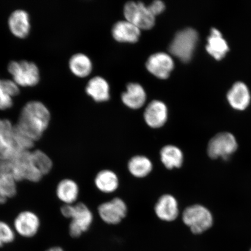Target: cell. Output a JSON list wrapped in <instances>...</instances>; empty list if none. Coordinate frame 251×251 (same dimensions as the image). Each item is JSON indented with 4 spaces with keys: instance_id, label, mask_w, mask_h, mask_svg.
Returning <instances> with one entry per match:
<instances>
[{
    "instance_id": "cell-5",
    "label": "cell",
    "mask_w": 251,
    "mask_h": 251,
    "mask_svg": "<svg viewBox=\"0 0 251 251\" xmlns=\"http://www.w3.org/2000/svg\"><path fill=\"white\" fill-rule=\"evenodd\" d=\"M182 219L194 234H201L212 227L213 216L208 209L201 205H193L184 209Z\"/></svg>"
},
{
    "instance_id": "cell-3",
    "label": "cell",
    "mask_w": 251,
    "mask_h": 251,
    "mask_svg": "<svg viewBox=\"0 0 251 251\" xmlns=\"http://www.w3.org/2000/svg\"><path fill=\"white\" fill-rule=\"evenodd\" d=\"M199 40V34L192 28H187L176 34L169 47L171 54L182 62H189Z\"/></svg>"
},
{
    "instance_id": "cell-2",
    "label": "cell",
    "mask_w": 251,
    "mask_h": 251,
    "mask_svg": "<svg viewBox=\"0 0 251 251\" xmlns=\"http://www.w3.org/2000/svg\"><path fill=\"white\" fill-rule=\"evenodd\" d=\"M65 218L71 219L70 234L72 237H79L90 228L93 222V215L90 209L83 203L73 205L65 204L61 208Z\"/></svg>"
},
{
    "instance_id": "cell-19",
    "label": "cell",
    "mask_w": 251,
    "mask_h": 251,
    "mask_svg": "<svg viewBox=\"0 0 251 251\" xmlns=\"http://www.w3.org/2000/svg\"><path fill=\"white\" fill-rule=\"evenodd\" d=\"M86 92L96 102L108 101L109 87L107 81L100 76L94 77L88 81Z\"/></svg>"
},
{
    "instance_id": "cell-23",
    "label": "cell",
    "mask_w": 251,
    "mask_h": 251,
    "mask_svg": "<svg viewBox=\"0 0 251 251\" xmlns=\"http://www.w3.org/2000/svg\"><path fill=\"white\" fill-rule=\"evenodd\" d=\"M161 162L168 169L180 168L183 165L184 155L177 146L166 145L160 151Z\"/></svg>"
},
{
    "instance_id": "cell-8",
    "label": "cell",
    "mask_w": 251,
    "mask_h": 251,
    "mask_svg": "<svg viewBox=\"0 0 251 251\" xmlns=\"http://www.w3.org/2000/svg\"><path fill=\"white\" fill-rule=\"evenodd\" d=\"M124 15L126 21L140 29L149 30L154 26L155 17L141 2L130 1L125 4Z\"/></svg>"
},
{
    "instance_id": "cell-1",
    "label": "cell",
    "mask_w": 251,
    "mask_h": 251,
    "mask_svg": "<svg viewBox=\"0 0 251 251\" xmlns=\"http://www.w3.org/2000/svg\"><path fill=\"white\" fill-rule=\"evenodd\" d=\"M51 121V113L43 102L31 100L22 108L16 126L35 142L42 137Z\"/></svg>"
},
{
    "instance_id": "cell-13",
    "label": "cell",
    "mask_w": 251,
    "mask_h": 251,
    "mask_svg": "<svg viewBox=\"0 0 251 251\" xmlns=\"http://www.w3.org/2000/svg\"><path fill=\"white\" fill-rule=\"evenodd\" d=\"M8 25L9 30L13 35L18 38L24 39L30 33V15L25 9H15L9 16Z\"/></svg>"
},
{
    "instance_id": "cell-9",
    "label": "cell",
    "mask_w": 251,
    "mask_h": 251,
    "mask_svg": "<svg viewBox=\"0 0 251 251\" xmlns=\"http://www.w3.org/2000/svg\"><path fill=\"white\" fill-rule=\"evenodd\" d=\"M15 125L7 119H0V160L10 161L20 151L14 139Z\"/></svg>"
},
{
    "instance_id": "cell-4",
    "label": "cell",
    "mask_w": 251,
    "mask_h": 251,
    "mask_svg": "<svg viewBox=\"0 0 251 251\" xmlns=\"http://www.w3.org/2000/svg\"><path fill=\"white\" fill-rule=\"evenodd\" d=\"M7 70L12 79L20 86H36L40 80L38 66L32 61H11L8 63Z\"/></svg>"
},
{
    "instance_id": "cell-10",
    "label": "cell",
    "mask_w": 251,
    "mask_h": 251,
    "mask_svg": "<svg viewBox=\"0 0 251 251\" xmlns=\"http://www.w3.org/2000/svg\"><path fill=\"white\" fill-rule=\"evenodd\" d=\"M100 218L106 224L117 225L121 222L127 213L126 204L119 198H115L110 201L102 203L99 206Z\"/></svg>"
},
{
    "instance_id": "cell-27",
    "label": "cell",
    "mask_w": 251,
    "mask_h": 251,
    "mask_svg": "<svg viewBox=\"0 0 251 251\" xmlns=\"http://www.w3.org/2000/svg\"><path fill=\"white\" fill-rule=\"evenodd\" d=\"M17 181L12 174L0 177V191L7 200L17 194Z\"/></svg>"
},
{
    "instance_id": "cell-20",
    "label": "cell",
    "mask_w": 251,
    "mask_h": 251,
    "mask_svg": "<svg viewBox=\"0 0 251 251\" xmlns=\"http://www.w3.org/2000/svg\"><path fill=\"white\" fill-rule=\"evenodd\" d=\"M56 194L58 199L64 204L73 205L79 195V188L76 181L66 178L58 183Z\"/></svg>"
},
{
    "instance_id": "cell-7",
    "label": "cell",
    "mask_w": 251,
    "mask_h": 251,
    "mask_svg": "<svg viewBox=\"0 0 251 251\" xmlns=\"http://www.w3.org/2000/svg\"><path fill=\"white\" fill-rule=\"evenodd\" d=\"M238 148V144L233 134L222 132L216 135L209 141L207 152L210 158H221L227 161Z\"/></svg>"
},
{
    "instance_id": "cell-33",
    "label": "cell",
    "mask_w": 251,
    "mask_h": 251,
    "mask_svg": "<svg viewBox=\"0 0 251 251\" xmlns=\"http://www.w3.org/2000/svg\"><path fill=\"white\" fill-rule=\"evenodd\" d=\"M8 174H11L10 162L0 160V177Z\"/></svg>"
},
{
    "instance_id": "cell-24",
    "label": "cell",
    "mask_w": 251,
    "mask_h": 251,
    "mask_svg": "<svg viewBox=\"0 0 251 251\" xmlns=\"http://www.w3.org/2000/svg\"><path fill=\"white\" fill-rule=\"evenodd\" d=\"M96 186L103 193H114L119 187V178L115 172L110 170L100 171L94 180Z\"/></svg>"
},
{
    "instance_id": "cell-14",
    "label": "cell",
    "mask_w": 251,
    "mask_h": 251,
    "mask_svg": "<svg viewBox=\"0 0 251 251\" xmlns=\"http://www.w3.org/2000/svg\"><path fill=\"white\" fill-rule=\"evenodd\" d=\"M227 100L232 108L244 111L249 107L251 101L249 88L242 81H237L228 90Z\"/></svg>"
},
{
    "instance_id": "cell-17",
    "label": "cell",
    "mask_w": 251,
    "mask_h": 251,
    "mask_svg": "<svg viewBox=\"0 0 251 251\" xmlns=\"http://www.w3.org/2000/svg\"><path fill=\"white\" fill-rule=\"evenodd\" d=\"M207 42L206 51L216 60H222L230 50L227 41L225 39L221 31L216 28H212L211 30V34Z\"/></svg>"
},
{
    "instance_id": "cell-36",
    "label": "cell",
    "mask_w": 251,
    "mask_h": 251,
    "mask_svg": "<svg viewBox=\"0 0 251 251\" xmlns=\"http://www.w3.org/2000/svg\"><path fill=\"white\" fill-rule=\"evenodd\" d=\"M250 251H251V250H250Z\"/></svg>"
},
{
    "instance_id": "cell-29",
    "label": "cell",
    "mask_w": 251,
    "mask_h": 251,
    "mask_svg": "<svg viewBox=\"0 0 251 251\" xmlns=\"http://www.w3.org/2000/svg\"><path fill=\"white\" fill-rule=\"evenodd\" d=\"M15 230L7 223L0 221V247L15 240Z\"/></svg>"
},
{
    "instance_id": "cell-35",
    "label": "cell",
    "mask_w": 251,
    "mask_h": 251,
    "mask_svg": "<svg viewBox=\"0 0 251 251\" xmlns=\"http://www.w3.org/2000/svg\"><path fill=\"white\" fill-rule=\"evenodd\" d=\"M7 199L2 195L1 191H0V205H1V204L4 203L6 201H7Z\"/></svg>"
},
{
    "instance_id": "cell-6",
    "label": "cell",
    "mask_w": 251,
    "mask_h": 251,
    "mask_svg": "<svg viewBox=\"0 0 251 251\" xmlns=\"http://www.w3.org/2000/svg\"><path fill=\"white\" fill-rule=\"evenodd\" d=\"M30 152V151H20L9 161L11 174L17 181L26 180L38 182L43 176L31 163Z\"/></svg>"
},
{
    "instance_id": "cell-16",
    "label": "cell",
    "mask_w": 251,
    "mask_h": 251,
    "mask_svg": "<svg viewBox=\"0 0 251 251\" xmlns=\"http://www.w3.org/2000/svg\"><path fill=\"white\" fill-rule=\"evenodd\" d=\"M144 119L150 127H161L168 119V109L164 102L153 101L149 103L144 112Z\"/></svg>"
},
{
    "instance_id": "cell-15",
    "label": "cell",
    "mask_w": 251,
    "mask_h": 251,
    "mask_svg": "<svg viewBox=\"0 0 251 251\" xmlns=\"http://www.w3.org/2000/svg\"><path fill=\"white\" fill-rule=\"evenodd\" d=\"M154 211L157 217L165 222L174 221L179 214L177 201L170 194H165L159 198Z\"/></svg>"
},
{
    "instance_id": "cell-31",
    "label": "cell",
    "mask_w": 251,
    "mask_h": 251,
    "mask_svg": "<svg viewBox=\"0 0 251 251\" xmlns=\"http://www.w3.org/2000/svg\"><path fill=\"white\" fill-rule=\"evenodd\" d=\"M13 104V97L0 85V110L9 109Z\"/></svg>"
},
{
    "instance_id": "cell-34",
    "label": "cell",
    "mask_w": 251,
    "mask_h": 251,
    "mask_svg": "<svg viewBox=\"0 0 251 251\" xmlns=\"http://www.w3.org/2000/svg\"><path fill=\"white\" fill-rule=\"evenodd\" d=\"M46 251H64L61 247H54L50 248V249L46 250Z\"/></svg>"
},
{
    "instance_id": "cell-25",
    "label": "cell",
    "mask_w": 251,
    "mask_h": 251,
    "mask_svg": "<svg viewBox=\"0 0 251 251\" xmlns=\"http://www.w3.org/2000/svg\"><path fill=\"white\" fill-rule=\"evenodd\" d=\"M128 171L133 176L138 178L145 177L151 172L152 163L147 157L136 155L132 157L128 162Z\"/></svg>"
},
{
    "instance_id": "cell-11",
    "label": "cell",
    "mask_w": 251,
    "mask_h": 251,
    "mask_svg": "<svg viewBox=\"0 0 251 251\" xmlns=\"http://www.w3.org/2000/svg\"><path fill=\"white\" fill-rule=\"evenodd\" d=\"M15 231L21 236L26 238L33 237L38 232L40 221L38 216L31 211H23L15 218Z\"/></svg>"
},
{
    "instance_id": "cell-32",
    "label": "cell",
    "mask_w": 251,
    "mask_h": 251,
    "mask_svg": "<svg viewBox=\"0 0 251 251\" xmlns=\"http://www.w3.org/2000/svg\"><path fill=\"white\" fill-rule=\"evenodd\" d=\"M147 7L152 14L155 17L156 15L161 14L165 10V5L162 1L156 0L150 5L147 6Z\"/></svg>"
},
{
    "instance_id": "cell-30",
    "label": "cell",
    "mask_w": 251,
    "mask_h": 251,
    "mask_svg": "<svg viewBox=\"0 0 251 251\" xmlns=\"http://www.w3.org/2000/svg\"><path fill=\"white\" fill-rule=\"evenodd\" d=\"M0 85L13 97L17 96L20 93V86L13 79L1 78Z\"/></svg>"
},
{
    "instance_id": "cell-28",
    "label": "cell",
    "mask_w": 251,
    "mask_h": 251,
    "mask_svg": "<svg viewBox=\"0 0 251 251\" xmlns=\"http://www.w3.org/2000/svg\"><path fill=\"white\" fill-rule=\"evenodd\" d=\"M14 139L16 146L20 151H30L33 148L34 141L19 129L15 125Z\"/></svg>"
},
{
    "instance_id": "cell-18",
    "label": "cell",
    "mask_w": 251,
    "mask_h": 251,
    "mask_svg": "<svg viewBox=\"0 0 251 251\" xmlns=\"http://www.w3.org/2000/svg\"><path fill=\"white\" fill-rule=\"evenodd\" d=\"M112 32L114 38L119 42L136 43L140 36V29L127 21L116 23Z\"/></svg>"
},
{
    "instance_id": "cell-21",
    "label": "cell",
    "mask_w": 251,
    "mask_h": 251,
    "mask_svg": "<svg viewBox=\"0 0 251 251\" xmlns=\"http://www.w3.org/2000/svg\"><path fill=\"white\" fill-rule=\"evenodd\" d=\"M122 100L128 107L140 108L146 102L145 91L139 84L129 83L127 86V92L122 94Z\"/></svg>"
},
{
    "instance_id": "cell-26",
    "label": "cell",
    "mask_w": 251,
    "mask_h": 251,
    "mask_svg": "<svg viewBox=\"0 0 251 251\" xmlns=\"http://www.w3.org/2000/svg\"><path fill=\"white\" fill-rule=\"evenodd\" d=\"M30 159L32 164L43 176L48 174L51 171L52 162L47 153L41 150L30 152Z\"/></svg>"
},
{
    "instance_id": "cell-22",
    "label": "cell",
    "mask_w": 251,
    "mask_h": 251,
    "mask_svg": "<svg viewBox=\"0 0 251 251\" xmlns=\"http://www.w3.org/2000/svg\"><path fill=\"white\" fill-rule=\"evenodd\" d=\"M68 65L72 73L78 77L89 76L93 70L92 61L89 56L81 52L72 55Z\"/></svg>"
},
{
    "instance_id": "cell-12",
    "label": "cell",
    "mask_w": 251,
    "mask_h": 251,
    "mask_svg": "<svg viewBox=\"0 0 251 251\" xmlns=\"http://www.w3.org/2000/svg\"><path fill=\"white\" fill-rule=\"evenodd\" d=\"M146 67L156 77L166 79L174 70V62L170 55L164 52H158L150 56Z\"/></svg>"
}]
</instances>
